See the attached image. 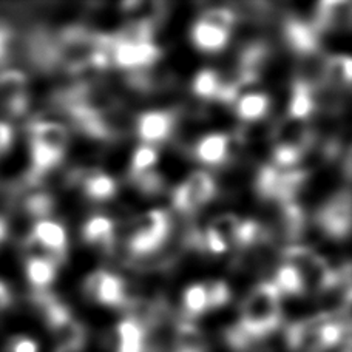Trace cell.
Returning <instances> with one entry per match:
<instances>
[{"label":"cell","instance_id":"cell-3","mask_svg":"<svg viewBox=\"0 0 352 352\" xmlns=\"http://www.w3.org/2000/svg\"><path fill=\"white\" fill-rule=\"evenodd\" d=\"M218 182L209 172L197 170L188 173L184 181L176 184L170 192L175 212L182 217H193L199 209L218 198Z\"/></svg>","mask_w":352,"mask_h":352},{"label":"cell","instance_id":"cell-24","mask_svg":"<svg viewBox=\"0 0 352 352\" xmlns=\"http://www.w3.org/2000/svg\"><path fill=\"white\" fill-rule=\"evenodd\" d=\"M10 42H11V34L5 28H0V64L5 60L6 54H8Z\"/></svg>","mask_w":352,"mask_h":352},{"label":"cell","instance_id":"cell-20","mask_svg":"<svg viewBox=\"0 0 352 352\" xmlns=\"http://www.w3.org/2000/svg\"><path fill=\"white\" fill-rule=\"evenodd\" d=\"M206 292H207V309L210 311H219L228 306L232 298H234V292L228 281L213 278L209 281H204Z\"/></svg>","mask_w":352,"mask_h":352},{"label":"cell","instance_id":"cell-4","mask_svg":"<svg viewBox=\"0 0 352 352\" xmlns=\"http://www.w3.org/2000/svg\"><path fill=\"white\" fill-rule=\"evenodd\" d=\"M312 223L320 235L340 243L351 232V193L349 187L338 188L317 207Z\"/></svg>","mask_w":352,"mask_h":352},{"label":"cell","instance_id":"cell-9","mask_svg":"<svg viewBox=\"0 0 352 352\" xmlns=\"http://www.w3.org/2000/svg\"><path fill=\"white\" fill-rule=\"evenodd\" d=\"M116 235L118 229L115 219L105 213H94L88 217L80 228L82 241L87 246L99 250L104 256H111L115 252L118 244Z\"/></svg>","mask_w":352,"mask_h":352},{"label":"cell","instance_id":"cell-18","mask_svg":"<svg viewBox=\"0 0 352 352\" xmlns=\"http://www.w3.org/2000/svg\"><path fill=\"white\" fill-rule=\"evenodd\" d=\"M181 309L182 318L190 320V322L204 316L206 312H209V309H207V292L204 283H193V285H188L182 291Z\"/></svg>","mask_w":352,"mask_h":352},{"label":"cell","instance_id":"cell-10","mask_svg":"<svg viewBox=\"0 0 352 352\" xmlns=\"http://www.w3.org/2000/svg\"><path fill=\"white\" fill-rule=\"evenodd\" d=\"M72 136L67 125L59 121H43L36 119L30 124L28 144H36L59 156H67L70 148Z\"/></svg>","mask_w":352,"mask_h":352},{"label":"cell","instance_id":"cell-14","mask_svg":"<svg viewBox=\"0 0 352 352\" xmlns=\"http://www.w3.org/2000/svg\"><path fill=\"white\" fill-rule=\"evenodd\" d=\"M116 352H148L147 329L135 318L125 317L116 326Z\"/></svg>","mask_w":352,"mask_h":352},{"label":"cell","instance_id":"cell-16","mask_svg":"<svg viewBox=\"0 0 352 352\" xmlns=\"http://www.w3.org/2000/svg\"><path fill=\"white\" fill-rule=\"evenodd\" d=\"M223 88V78L215 68H201L192 79L193 96L203 102H218Z\"/></svg>","mask_w":352,"mask_h":352},{"label":"cell","instance_id":"cell-26","mask_svg":"<svg viewBox=\"0 0 352 352\" xmlns=\"http://www.w3.org/2000/svg\"><path fill=\"white\" fill-rule=\"evenodd\" d=\"M10 238V224L3 217H0V249L5 246V243Z\"/></svg>","mask_w":352,"mask_h":352},{"label":"cell","instance_id":"cell-1","mask_svg":"<svg viewBox=\"0 0 352 352\" xmlns=\"http://www.w3.org/2000/svg\"><path fill=\"white\" fill-rule=\"evenodd\" d=\"M283 298L270 280L256 283L241 300L235 329L254 346L274 336L283 323Z\"/></svg>","mask_w":352,"mask_h":352},{"label":"cell","instance_id":"cell-5","mask_svg":"<svg viewBox=\"0 0 352 352\" xmlns=\"http://www.w3.org/2000/svg\"><path fill=\"white\" fill-rule=\"evenodd\" d=\"M243 152V144L234 133L226 131H210L199 136L188 150V156L209 167H226L236 161V156Z\"/></svg>","mask_w":352,"mask_h":352},{"label":"cell","instance_id":"cell-19","mask_svg":"<svg viewBox=\"0 0 352 352\" xmlns=\"http://www.w3.org/2000/svg\"><path fill=\"white\" fill-rule=\"evenodd\" d=\"M158 164H160V150L153 146L141 144V146H138L133 150V153H131L127 178H133V176L155 170Z\"/></svg>","mask_w":352,"mask_h":352},{"label":"cell","instance_id":"cell-13","mask_svg":"<svg viewBox=\"0 0 352 352\" xmlns=\"http://www.w3.org/2000/svg\"><path fill=\"white\" fill-rule=\"evenodd\" d=\"M23 272L34 292H43L58 278L59 264L50 256H27Z\"/></svg>","mask_w":352,"mask_h":352},{"label":"cell","instance_id":"cell-7","mask_svg":"<svg viewBox=\"0 0 352 352\" xmlns=\"http://www.w3.org/2000/svg\"><path fill=\"white\" fill-rule=\"evenodd\" d=\"M162 58V48L155 42L119 43L115 41L111 62L113 68L122 73L142 72L158 65Z\"/></svg>","mask_w":352,"mask_h":352},{"label":"cell","instance_id":"cell-23","mask_svg":"<svg viewBox=\"0 0 352 352\" xmlns=\"http://www.w3.org/2000/svg\"><path fill=\"white\" fill-rule=\"evenodd\" d=\"M14 142V130L8 122L0 119V158L10 152Z\"/></svg>","mask_w":352,"mask_h":352},{"label":"cell","instance_id":"cell-22","mask_svg":"<svg viewBox=\"0 0 352 352\" xmlns=\"http://www.w3.org/2000/svg\"><path fill=\"white\" fill-rule=\"evenodd\" d=\"M8 352H39V344L28 336H17L8 343Z\"/></svg>","mask_w":352,"mask_h":352},{"label":"cell","instance_id":"cell-17","mask_svg":"<svg viewBox=\"0 0 352 352\" xmlns=\"http://www.w3.org/2000/svg\"><path fill=\"white\" fill-rule=\"evenodd\" d=\"M351 65L352 60L348 54H328L326 64V84L337 90L348 93L351 87Z\"/></svg>","mask_w":352,"mask_h":352},{"label":"cell","instance_id":"cell-12","mask_svg":"<svg viewBox=\"0 0 352 352\" xmlns=\"http://www.w3.org/2000/svg\"><path fill=\"white\" fill-rule=\"evenodd\" d=\"M230 39V31L213 27V25L201 22L198 19L190 27V41L193 47L207 54H217L224 52L228 48Z\"/></svg>","mask_w":352,"mask_h":352},{"label":"cell","instance_id":"cell-21","mask_svg":"<svg viewBox=\"0 0 352 352\" xmlns=\"http://www.w3.org/2000/svg\"><path fill=\"white\" fill-rule=\"evenodd\" d=\"M198 21L213 25V27L223 28L226 31H234L236 25V16L230 6H212L199 12Z\"/></svg>","mask_w":352,"mask_h":352},{"label":"cell","instance_id":"cell-6","mask_svg":"<svg viewBox=\"0 0 352 352\" xmlns=\"http://www.w3.org/2000/svg\"><path fill=\"white\" fill-rule=\"evenodd\" d=\"M179 109L176 110H147L136 115L135 131L138 140L147 146L158 148L162 144L173 140Z\"/></svg>","mask_w":352,"mask_h":352},{"label":"cell","instance_id":"cell-15","mask_svg":"<svg viewBox=\"0 0 352 352\" xmlns=\"http://www.w3.org/2000/svg\"><path fill=\"white\" fill-rule=\"evenodd\" d=\"M272 285L276 287L281 298H306V286L305 281L297 269L289 264L280 263L275 267L272 276Z\"/></svg>","mask_w":352,"mask_h":352},{"label":"cell","instance_id":"cell-11","mask_svg":"<svg viewBox=\"0 0 352 352\" xmlns=\"http://www.w3.org/2000/svg\"><path fill=\"white\" fill-rule=\"evenodd\" d=\"M232 109L241 124H254L269 118L272 113V100L270 94L264 91H249L241 94Z\"/></svg>","mask_w":352,"mask_h":352},{"label":"cell","instance_id":"cell-8","mask_svg":"<svg viewBox=\"0 0 352 352\" xmlns=\"http://www.w3.org/2000/svg\"><path fill=\"white\" fill-rule=\"evenodd\" d=\"M28 78L21 70L0 72V111L19 118L28 110Z\"/></svg>","mask_w":352,"mask_h":352},{"label":"cell","instance_id":"cell-25","mask_svg":"<svg viewBox=\"0 0 352 352\" xmlns=\"http://www.w3.org/2000/svg\"><path fill=\"white\" fill-rule=\"evenodd\" d=\"M11 303V292L5 283L0 281V312L5 311Z\"/></svg>","mask_w":352,"mask_h":352},{"label":"cell","instance_id":"cell-2","mask_svg":"<svg viewBox=\"0 0 352 352\" xmlns=\"http://www.w3.org/2000/svg\"><path fill=\"white\" fill-rule=\"evenodd\" d=\"M84 297L109 309L127 311L136 300L131 283L121 274L107 269H96L85 276L82 283Z\"/></svg>","mask_w":352,"mask_h":352}]
</instances>
